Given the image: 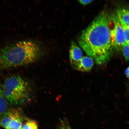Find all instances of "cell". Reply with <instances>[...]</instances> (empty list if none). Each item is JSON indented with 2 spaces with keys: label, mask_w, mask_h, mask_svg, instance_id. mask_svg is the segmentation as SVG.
I'll use <instances>...</instances> for the list:
<instances>
[{
  "label": "cell",
  "mask_w": 129,
  "mask_h": 129,
  "mask_svg": "<svg viewBox=\"0 0 129 129\" xmlns=\"http://www.w3.org/2000/svg\"><path fill=\"white\" fill-rule=\"evenodd\" d=\"M22 120L20 113L13 119L6 129H21L22 125Z\"/></svg>",
  "instance_id": "9c48e42d"
},
{
  "label": "cell",
  "mask_w": 129,
  "mask_h": 129,
  "mask_svg": "<svg viewBox=\"0 0 129 129\" xmlns=\"http://www.w3.org/2000/svg\"><path fill=\"white\" fill-rule=\"evenodd\" d=\"M108 25L113 49H121L125 43L122 25L116 13H109Z\"/></svg>",
  "instance_id": "277c9868"
},
{
  "label": "cell",
  "mask_w": 129,
  "mask_h": 129,
  "mask_svg": "<svg viewBox=\"0 0 129 129\" xmlns=\"http://www.w3.org/2000/svg\"><path fill=\"white\" fill-rule=\"evenodd\" d=\"M21 129H38V124L34 120H28L22 124Z\"/></svg>",
  "instance_id": "8fae6325"
},
{
  "label": "cell",
  "mask_w": 129,
  "mask_h": 129,
  "mask_svg": "<svg viewBox=\"0 0 129 129\" xmlns=\"http://www.w3.org/2000/svg\"><path fill=\"white\" fill-rule=\"evenodd\" d=\"M120 23L123 29V36L125 44L129 45V26Z\"/></svg>",
  "instance_id": "7c38bea8"
},
{
  "label": "cell",
  "mask_w": 129,
  "mask_h": 129,
  "mask_svg": "<svg viewBox=\"0 0 129 129\" xmlns=\"http://www.w3.org/2000/svg\"><path fill=\"white\" fill-rule=\"evenodd\" d=\"M46 49L41 41L24 40L14 42L0 48V72L28 65L45 55Z\"/></svg>",
  "instance_id": "7a4b0ae2"
},
{
  "label": "cell",
  "mask_w": 129,
  "mask_h": 129,
  "mask_svg": "<svg viewBox=\"0 0 129 129\" xmlns=\"http://www.w3.org/2000/svg\"><path fill=\"white\" fill-rule=\"evenodd\" d=\"M2 92L8 102L14 106L25 103L30 94L28 84L19 75L7 77L4 82Z\"/></svg>",
  "instance_id": "3957f363"
},
{
  "label": "cell",
  "mask_w": 129,
  "mask_h": 129,
  "mask_svg": "<svg viewBox=\"0 0 129 129\" xmlns=\"http://www.w3.org/2000/svg\"><path fill=\"white\" fill-rule=\"evenodd\" d=\"M121 50L125 59L129 61V45L125 44L122 47Z\"/></svg>",
  "instance_id": "4fadbf2b"
},
{
  "label": "cell",
  "mask_w": 129,
  "mask_h": 129,
  "mask_svg": "<svg viewBox=\"0 0 129 129\" xmlns=\"http://www.w3.org/2000/svg\"><path fill=\"white\" fill-rule=\"evenodd\" d=\"M93 61L92 58L89 56H84L78 61L73 68L82 72H90L93 65Z\"/></svg>",
  "instance_id": "8992f818"
},
{
  "label": "cell",
  "mask_w": 129,
  "mask_h": 129,
  "mask_svg": "<svg viewBox=\"0 0 129 129\" xmlns=\"http://www.w3.org/2000/svg\"><path fill=\"white\" fill-rule=\"evenodd\" d=\"M59 129H72L69 122L65 119L60 120Z\"/></svg>",
  "instance_id": "5bb4252c"
},
{
  "label": "cell",
  "mask_w": 129,
  "mask_h": 129,
  "mask_svg": "<svg viewBox=\"0 0 129 129\" xmlns=\"http://www.w3.org/2000/svg\"><path fill=\"white\" fill-rule=\"evenodd\" d=\"M93 1L92 0H80L79 1L80 4L84 5L89 4Z\"/></svg>",
  "instance_id": "9a60e30c"
},
{
  "label": "cell",
  "mask_w": 129,
  "mask_h": 129,
  "mask_svg": "<svg viewBox=\"0 0 129 129\" xmlns=\"http://www.w3.org/2000/svg\"><path fill=\"white\" fill-rule=\"evenodd\" d=\"M81 49L76 43L72 41L69 51V59L73 68L75 67L76 64L83 57Z\"/></svg>",
  "instance_id": "5b68a950"
},
{
  "label": "cell",
  "mask_w": 129,
  "mask_h": 129,
  "mask_svg": "<svg viewBox=\"0 0 129 129\" xmlns=\"http://www.w3.org/2000/svg\"><path fill=\"white\" fill-rule=\"evenodd\" d=\"M8 102L3 94L2 91L0 89V117L7 110Z\"/></svg>",
  "instance_id": "30bf717a"
},
{
  "label": "cell",
  "mask_w": 129,
  "mask_h": 129,
  "mask_svg": "<svg viewBox=\"0 0 129 129\" xmlns=\"http://www.w3.org/2000/svg\"><path fill=\"white\" fill-rule=\"evenodd\" d=\"M109 16L107 11L100 13L82 31L77 39L81 47L99 66L107 63L112 54L108 25Z\"/></svg>",
  "instance_id": "6da1fadb"
},
{
  "label": "cell",
  "mask_w": 129,
  "mask_h": 129,
  "mask_svg": "<svg viewBox=\"0 0 129 129\" xmlns=\"http://www.w3.org/2000/svg\"><path fill=\"white\" fill-rule=\"evenodd\" d=\"M20 113L19 111L15 109L6 111L0 118V126L6 129L13 119Z\"/></svg>",
  "instance_id": "52a82bcc"
},
{
  "label": "cell",
  "mask_w": 129,
  "mask_h": 129,
  "mask_svg": "<svg viewBox=\"0 0 129 129\" xmlns=\"http://www.w3.org/2000/svg\"><path fill=\"white\" fill-rule=\"evenodd\" d=\"M116 13L121 23L129 26V9L120 7L116 10Z\"/></svg>",
  "instance_id": "ba28073f"
},
{
  "label": "cell",
  "mask_w": 129,
  "mask_h": 129,
  "mask_svg": "<svg viewBox=\"0 0 129 129\" xmlns=\"http://www.w3.org/2000/svg\"><path fill=\"white\" fill-rule=\"evenodd\" d=\"M125 74L126 76L129 79V67H128L125 71Z\"/></svg>",
  "instance_id": "2e32d148"
}]
</instances>
